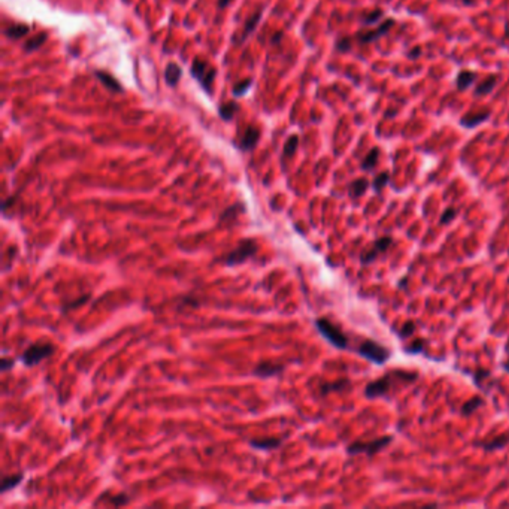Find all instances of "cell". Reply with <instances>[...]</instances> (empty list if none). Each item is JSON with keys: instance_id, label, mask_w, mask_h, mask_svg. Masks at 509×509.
Instances as JSON below:
<instances>
[{"instance_id": "6da1fadb", "label": "cell", "mask_w": 509, "mask_h": 509, "mask_svg": "<svg viewBox=\"0 0 509 509\" xmlns=\"http://www.w3.org/2000/svg\"><path fill=\"white\" fill-rule=\"evenodd\" d=\"M418 378V373L415 372H405V371H391L389 373L382 375L379 379L369 382L364 387V396L368 399H376V397H387L390 391L394 390V382H402L405 385L415 382Z\"/></svg>"}, {"instance_id": "7a4b0ae2", "label": "cell", "mask_w": 509, "mask_h": 509, "mask_svg": "<svg viewBox=\"0 0 509 509\" xmlns=\"http://www.w3.org/2000/svg\"><path fill=\"white\" fill-rule=\"evenodd\" d=\"M317 330L321 333V336L324 339H327L333 347H336L338 350H347L348 348V336L345 335L336 324H333L330 320L327 318H318L315 321Z\"/></svg>"}, {"instance_id": "3957f363", "label": "cell", "mask_w": 509, "mask_h": 509, "mask_svg": "<svg viewBox=\"0 0 509 509\" xmlns=\"http://www.w3.org/2000/svg\"><path fill=\"white\" fill-rule=\"evenodd\" d=\"M393 442V436L387 435V436H381L376 438L371 442H363V441H356L351 445H348L347 453L350 456H357V454H366V456H375L376 453L382 451L385 446H389Z\"/></svg>"}, {"instance_id": "277c9868", "label": "cell", "mask_w": 509, "mask_h": 509, "mask_svg": "<svg viewBox=\"0 0 509 509\" xmlns=\"http://www.w3.org/2000/svg\"><path fill=\"white\" fill-rule=\"evenodd\" d=\"M258 251V245L254 239H243L238 243V247L229 253L226 257L222 258V261L227 264V266H238V264L245 263L248 258L254 257Z\"/></svg>"}, {"instance_id": "5b68a950", "label": "cell", "mask_w": 509, "mask_h": 509, "mask_svg": "<svg viewBox=\"0 0 509 509\" xmlns=\"http://www.w3.org/2000/svg\"><path fill=\"white\" fill-rule=\"evenodd\" d=\"M357 353L368 358L369 361L375 363V364H384L387 360L390 358V350H387L384 345L375 342V340H371V339H366L360 343V347L357 348Z\"/></svg>"}, {"instance_id": "8992f818", "label": "cell", "mask_w": 509, "mask_h": 509, "mask_svg": "<svg viewBox=\"0 0 509 509\" xmlns=\"http://www.w3.org/2000/svg\"><path fill=\"white\" fill-rule=\"evenodd\" d=\"M54 351L55 348L51 343H34L23 353L21 360L26 366H34V364H39L42 360L51 357Z\"/></svg>"}, {"instance_id": "52a82bcc", "label": "cell", "mask_w": 509, "mask_h": 509, "mask_svg": "<svg viewBox=\"0 0 509 509\" xmlns=\"http://www.w3.org/2000/svg\"><path fill=\"white\" fill-rule=\"evenodd\" d=\"M393 245V238L391 236H382L379 239H376L372 247L369 250H366L361 253L360 255V261L363 266H369V264H372L376 258H379L381 255H384L387 251H389V248Z\"/></svg>"}, {"instance_id": "ba28073f", "label": "cell", "mask_w": 509, "mask_h": 509, "mask_svg": "<svg viewBox=\"0 0 509 509\" xmlns=\"http://www.w3.org/2000/svg\"><path fill=\"white\" fill-rule=\"evenodd\" d=\"M191 75L199 81L200 85L205 88L208 93L212 91V83L215 78V69L209 66L205 60L196 58L191 66Z\"/></svg>"}, {"instance_id": "9c48e42d", "label": "cell", "mask_w": 509, "mask_h": 509, "mask_svg": "<svg viewBox=\"0 0 509 509\" xmlns=\"http://www.w3.org/2000/svg\"><path fill=\"white\" fill-rule=\"evenodd\" d=\"M393 26H394V19L393 18L385 19L382 24H379L373 30H361V32H358L356 34V37H357V40L360 44H371V42H375V40L379 39L381 36H384Z\"/></svg>"}, {"instance_id": "30bf717a", "label": "cell", "mask_w": 509, "mask_h": 509, "mask_svg": "<svg viewBox=\"0 0 509 509\" xmlns=\"http://www.w3.org/2000/svg\"><path fill=\"white\" fill-rule=\"evenodd\" d=\"M284 369H286V366L284 364H278L273 361H263V363L255 366L254 375L258 378H271V376L281 375L284 372Z\"/></svg>"}, {"instance_id": "8fae6325", "label": "cell", "mask_w": 509, "mask_h": 509, "mask_svg": "<svg viewBox=\"0 0 509 509\" xmlns=\"http://www.w3.org/2000/svg\"><path fill=\"white\" fill-rule=\"evenodd\" d=\"M490 111H479V112H469L460 118V126H463L464 129H475L479 124H482L484 121H487L490 118Z\"/></svg>"}, {"instance_id": "7c38bea8", "label": "cell", "mask_w": 509, "mask_h": 509, "mask_svg": "<svg viewBox=\"0 0 509 509\" xmlns=\"http://www.w3.org/2000/svg\"><path fill=\"white\" fill-rule=\"evenodd\" d=\"M258 139H260V130L255 126H248L245 133L242 135V139L238 147L242 151H251L257 145Z\"/></svg>"}, {"instance_id": "4fadbf2b", "label": "cell", "mask_w": 509, "mask_h": 509, "mask_svg": "<svg viewBox=\"0 0 509 509\" xmlns=\"http://www.w3.org/2000/svg\"><path fill=\"white\" fill-rule=\"evenodd\" d=\"M351 387V382L347 379V378H342V379H338L335 382H325V384H321L320 385V393L322 396L329 394V393H333V391H343V390H348Z\"/></svg>"}, {"instance_id": "5bb4252c", "label": "cell", "mask_w": 509, "mask_h": 509, "mask_svg": "<svg viewBox=\"0 0 509 509\" xmlns=\"http://www.w3.org/2000/svg\"><path fill=\"white\" fill-rule=\"evenodd\" d=\"M368 188H369V181L366 178H358V179L353 181L350 184V187H348L350 197L351 199H358V197H361L366 193V190H368Z\"/></svg>"}, {"instance_id": "9a60e30c", "label": "cell", "mask_w": 509, "mask_h": 509, "mask_svg": "<svg viewBox=\"0 0 509 509\" xmlns=\"http://www.w3.org/2000/svg\"><path fill=\"white\" fill-rule=\"evenodd\" d=\"M476 79V73L475 72H471V70H460L457 78H456V85L460 91H464L467 90L472 83Z\"/></svg>"}, {"instance_id": "2e32d148", "label": "cell", "mask_w": 509, "mask_h": 509, "mask_svg": "<svg viewBox=\"0 0 509 509\" xmlns=\"http://www.w3.org/2000/svg\"><path fill=\"white\" fill-rule=\"evenodd\" d=\"M496 84H497V76H496V75H490V76H487V78L482 81V83H481V84H479V85L475 88L474 94H475L476 97L490 94V93L494 90Z\"/></svg>"}, {"instance_id": "e0dca14e", "label": "cell", "mask_w": 509, "mask_h": 509, "mask_svg": "<svg viewBox=\"0 0 509 509\" xmlns=\"http://www.w3.org/2000/svg\"><path fill=\"white\" fill-rule=\"evenodd\" d=\"M509 443V435L503 433V435H499L496 438H493L490 442H484V443H479L482 450L485 451H494V450H502V448H505L506 445Z\"/></svg>"}, {"instance_id": "ac0fdd59", "label": "cell", "mask_w": 509, "mask_h": 509, "mask_svg": "<svg viewBox=\"0 0 509 509\" xmlns=\"http://www.w3.org/2000/svg\"><path fill=\"white\" fill-rule=\"evenodd\" d=\"M96 76L103 83V85L106 88H109L111 91H115V93H121L123 91V87L119 85L118 81L111 75V73H106V72H102V70H97L96 72Z\"/></svg>"}, {"instance_id": "d6986e66", "label": "cell", "mask_w": 509, "mask_h": 509, "mask_svg": "<svg viewBox=\"0 0 509 509\" xmlns=\"http://www.w3.org/2000/svg\"><path fill=\"white\" fill-rule=\"evenodd\" d=\"M282 439L279 438H264V439H254L251 441V446L255 450H275V448L281 446Z\"/></svg>"}, {"instance_id": "ffe728a7", "label": "cell", "mask_w": 509, "mask_h": 509, "mask_svg": "<svg viewBox=\"0 0 509 509\" xmlns=\"http://www.w3.org/2000/svg\"><path fill=\"white\" fill-rule=\"evenodd\" d=\"M238 111H239V105L236 103V102L230 100V102H227V103H222L220 106V117L226 121H232L235 118V115L238 114Z\"/></svg>"}, {"instance_id": "44dd1931", "label": "cell", "mask_w": 509, "mask_h": 509, "mask_svg": "<svg viewBox=\"0 0 509 509\" xmlns=\"http://www.w3.org/2000/svg\"><path fill=\"white\" fill-rule=\"evenodd\" d=\"M378 157H379V148L375 147V148H372L368 154H366L364 160L361 161V169L366 170V172L373 170V168L376 166Z\"/></svg>"}, {"instance_id": "7402d4cb", "label": "cell", "mask_w": 509, "mask_h": 509, "mask_svg": "<svg viewBox=\"0 0 509 509\" xmlns=\"http://www.w3.org/2000/svg\"><path fill=\"white\" fill-rule=\"evenodd\" d=\"M484 405V399L481 396H475L471 400H467L463 406H461V415H471L475 411H478L481 406Z\"/></svg>"}, {"instance_id": "603a6c76", "label": "cell", "mask_w": 509, "mask_h": 509, "mask_svg": "<svg viewBox=\"0 0 509 509\" xmlns=\"http://www.w3.org/2000/svg\"><path fill=\"white\" fill-rule=\"evenodd\" d=\"M181 73H182V70H181V68L178 65L169 63L168 68H166V81H168V84L175 87L178 84L179 78H181Z\"/></svg>"}, {"instance_id": "cb8c5ba5", "label": "cell", "mask_w": 509, "mask_h": 509, "mask_svg": "<svg viewBox=\"0 0 509 509\" xmlns=\"http://www.w3.org/2000/svg\"><path fill=\"white\" fill-rule=\"evenodd\" d=\"M30 32V27L27 24H17V26H11L9 29L5 30V34L11 39H19L26 36Z\"/></svg>"}, {"instance_id": "d4e9b609", "label": "cell", "mask_w": 509, "mask_h": 509, "mask_svg": "<svg viewBox=\"0 0 509 509\" xmlns=\"http://www.w3.org/2000/svg\"><path fill=\"white\" fill-rule=\"evenodd\" d=\"M47 33H39L36 37H33V39H29L27 40V42L24 44V50H26V52H32V51H34V50H37V48H40V47H42L44 44H45V40H47Z\"/></svg>"}, {"instance_id": "484cf974", "label": "cell", "mask_w": 509, "mask_h": 509, "mask_svg": "<svg viewBox=\"0 0 509 509\" xmlns=\"http://www.w3.org/2000/svg\"><path fill=\"white\" fill-rule=\"evenodd\" d=\"M23 481V475L18 474V475H9V476H5L3 481H2V488H0V492L2 493H6L8 490H12V488L15 485H18L19 482Z\"/></svg>"}, {"instance_id": "4316f807", "label": "cell", "mask_w": 509, "mask_h": 509, "mask_svg": "<svg viewBox=\"0 0 509 509\" xmlns=\"http://www.w3.org/2000/svg\"><path fill=\"white\" fill-rule=\"evenodd\" d=\"M389 179H390V173L389 172H381L379 175L375 176L373 182H372V188L375 193H379L387 184H389Z\"/></svg>"}, {"instance_id": "83f0119b", "label": "cell", "mask_w": 509, "mask_h": 509, "mask_svg": "<svg viewBox=\"0 0 509 509\" xmlns=\"http://www.w3.org/2000/svg\"><path fill=\"white\" fill-rule=\"evenodd\" d=\"M382 14H384L382 9H375V11H372V12H369V14H366L364 17H361V23H363L364 26L376 24V23L379 21V19L382 18Z\"/></svg>"}, {"instance_id": "f1b7e54d", "label": "cell", "mask_w": 509, "mask_h": 509, "mask_svg": "<svg viewBox=\"0 0 509 509\" xmlns=\"http://www.w3.org/2000/svg\"><path fill=\"white\" fill-rule=\"evenodd\" d=\"M415 333V322L414 321H405L403 324H402V327H400V330H399V338L400 339H408V338H411L412 335Z\"/></svg>"}, {"instance_id": "f546056e", "label": "cell", "mask_w": 509, "mask_h": 509, "mask_svg": "<svg viewBox=\"0 0 509 509\" xmlns=\"http://www.w3.org/2000/svg\"><path fill=\"white\" fill-rule=\"evenodd\" d=\"M297 145H299V137L296 135L290 136L286 147H284V157H293L297 150Z\"/></svg>"}, {"instance_id": "4dcf8cb0", "label": "cell", "mask_w": 509, "mask_h": 509, "mask_svg": "<svg viewBox=\"0 0 509 509\" xmlns=\"http://www.w3.org/2000/svg\"><path fill=\"white\" fill-rule=\"evenodd\" d=\"M251 84H253V79H243V81H240V83H238L236 84V87L233 88V94L238 97V96H243V94H245L250 88H251Z\"/></svg>"}, {"instance_id": "1f68e13d", "label": "cell", "mask_w": 509, "mask_h": 509, "mask_svg": "<svg viewBox=\"0 0 509 509\" xmlns=\"http://www.w3.org/2000/svg\"><path fill=\"white\" fill-rule=\"evenodd\" d=\"M130 502V497L129 494L126 493H121V494H115L112 497H109V503L114 505V506H123V505H127Z\"/></svg>"}, {"instance_id": "d6a6232c", "label": "cell", "mask_w": 509, "mask_h": 509, "mask_svg": "<svg viewBox=\"0 0 509 509\" xmlns=\"http://www.w3.org/2000/svg\"><path fill=\"white\" fill-rule=\"evenodd\" d=\"M408 354H420L424 350V340L423 339H415L409 347L405 348Z\"/></svg>"}, {"instance_id": "836d02e7", "label": "cell", "mask_w": 509, "mask_h": 509, "mask_svg": "<svg viewBox=\"0 0 509 509\" xmlns=\"http://www.w3.org/2000/svg\"><path fill=\"white\" fill-rule=\"evenodd\" d=\"M258 19H260V14H255L253 18H250L248 19V21H247V24H245V33H243L242 34V40L243 39H245L254 29H255V26H257V23H258Z\"/></svg>"}, {"instance_id": "e575fe53", "label": "cell", "mask_w": 509, "mask_h": 509, "mask_svg": "<svg viewBox=\"0 0 509 509\" xmlns=\"http://www.w3.org/2000/svg\"><path fill=\"white\" fill-rule=\"evenodd\" d=\"M456 217H457V211H456L454 208H448V209L443 211V214H442V217H441V224L451 222Z\"/></svg>"}, {"instance_id": "d590c367", "label": "cell", "mask_w": 509, "mask_h": 509, "mask_svg": "<svg viewBox=\"0 0 509 509\" xmlns=\"http://www.w3.org/2000/svg\"><path fill=\"white\" fill-rule=\"evenodd\" d=\"M350 48H351V39L350 37H342V39H339L336 42V50L338 51L347 52Z\"/></svg>"}, {"instance_id": "8d00e7d4", "label": "cell", "mask_w": 509, "mask_h": 509, "mask_svg": "<svg viewBox=\"0 0 509 509\" xmlns=\"http://www.w3.org/2000/svg\"><path fill=\"white\" fill-rule=\"evenodd\" d=\"M492 376V373L490 372H488V371H476L475 373H474V379H475V382H476V385H479L481 384V381L484 379H488V378H490Z\"/></svg>"}, {"instance_id": "74e56055", "label": "cell", "mask_w": 509, "mask_h": 509, "mask_svg": "<svg viewBox=\"0 0 509 509\" xmlns=\"http://www.w3.org/2000/svg\"><path fill=\"white\" fill-rule=\"evenodd\" d=\"M421 55V50H420V47H415L409 54H408V57L409 58H412V60H415V58H418Z\"/></svg>"}, {"instance_id": "f35d334b", "label": "cell", "mask_w": 509, "mask_h": 509, "mask_svg": "<svg viewBox=\"0 0 509 509\" xmlns=\"http://www.w3.org/2000/svg\"><path fill=\"white\" fill-rule=\"evenodd\" d=\"M12 366H14V361H12V360L5 358V360L2 361V369H3V371H9V369L12 368Z\"/></svg>"}, {"instance_id": "ab89813d", "label": "cell", "mask_w": 509, "mask_h": 509, "mask_svg": "<svg viewBox=\"0 0 509 509\" xmlns=\"http://www.w3.org/2000/svg\"><path fill=\"white\" fill-rule=\"evenodd\" d=\"M88 300V296H85V297H81L78 302H75V303H70L69 305V308H76V305H81V303H85Z\"/></svg>"}, {"instance_id": "60d3db41", "label": "cell", "mask_w": 509, "mask_h": 509, "mask_svg": "<svg viewBox=\"0 0 509 509\" xmlns=\"http://www.w3.org/2000/svg\"><path fill=\"white\" fill-rule=\"evenodd\" d=\"M230 3V0H218V6L220 8H226Z\"/></svg>"}, {"instance_id": "b9f144b4", "label": "cell", "mask_w": 509, "mask_h": 509, "mask_svg": "<svg viewBox=\"0 0 509 509\" xmlns=\"http://www.w3.org/2000/svg\"><path fill=\"white\" fill-rule=\"evenodd\" d=\"M460 2H463V5H471L474 3V0H460Z\"/></svg>"}, {"instance_id": "7bdbcfd3", "label": "cell", "mask_w": 509, "mask_h": 509, "mask_svg": "<svg viewBox=\"0 0 509 509\" xmlns=\"http://www.w3.org/2000/svg\"><path fill=\"white\" fill-rule=\"evenodd\" d=\"M505 351H506V354L509 356V339H508V342H506V347H505Z\"/></svg>"}, {"instance_id": "ee69618b", "label": "cell", "mask_w": 509, "mask_h": 509, "mask_svg": "<svg viewBox=\"0 0 509 509\" xmlns=\"http://www.w3.org/2000/svg\"><path fill=\"white\" fill-rule=\"evenodd\" d=\"M506 37H509V24H506Z\"/></svg>"}]
</instances>
